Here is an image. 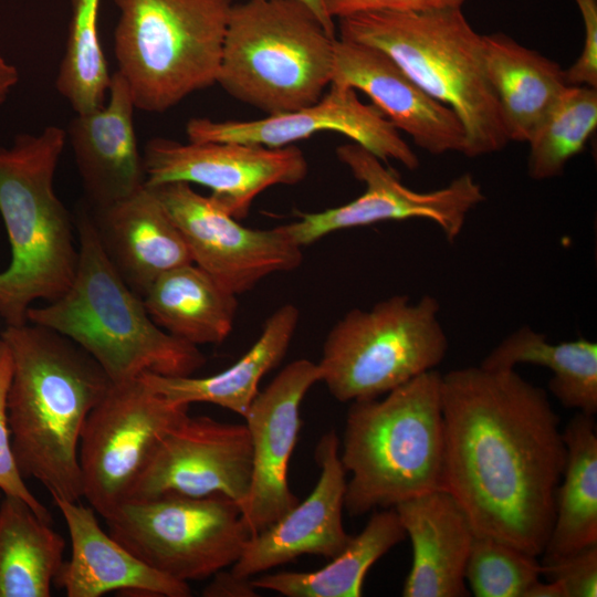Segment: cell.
I'll use <instances>...</instances> for the list:
<instances>
[{"instance_id": "38", "label": "cell", "mask_w": 597, "mask_h": 597, "mask_svg": "<svg viewBox=\"0 0 597 597\" xmlns=\"http://www.w3.org/2000/svg\"><path fill=\"white\" fill-rule=\"evenodd\" d=\"M213 579L205 587L206 597H253L258 596L256 587L251 578H241L223 569L214 574Z\"/></svg>"}, {"instance_id": "3", "label": "cell", "mask_w": 597, "mask_h": 597, "mask_svg": "<svg viewBox=\"0 0 597 597\" xmlns=\"http://www.w3.org/2000/svg\"><path fill=\"white\" fill-rule=\"evenodd\" d=\"M78 262L66 292L42 307H30L28 322L51 328L83 348L112 384L145 373L192 376L206 364L198 346L159 327L142 296L134 292L109 260L94 220L77 217Z\"/></svg>"}, {"instance_id": "6", "label": "cell", "mask_w": 597, "mask_h": 597, "mask_svg": "<svg viewBox=\"0 0 597 597\" xmlns=\"http://www.w3.org/2000/svg\"><path fill=\"white\" fill-rule=\"evenodd\" d=\"M66 132L48 126L0 147V213L11 248L0 272V316L7 326L28 322L36 300L52 302L72 284L78 262L71 218L53 178Z\"/></svg>"}, {"instance_id": "5", "label": "cell", "mask_w": 597, "mask_h": 597, "mask_svg": "<svg viewBox=\"0 0 597 597\" xmlns=\"http://www.w3.org/2000/svg\"><path fill=\"white\" fill-rule=\"evenodd\" d=\"M339 39L390 56L428 95L451 108L467 136L464 156L479 157L510 142L483 59V35L461 8L422 12L364 11L338 18Z\"/></svg>"}, {"instance_id": "10", "label": "cell", "mask_w": 597, "mask_h": 597, "mask_svg": "<svg viewBox=\"0 0 597 597\" xmlns=\"http://www.w3.org/2000/svg\"><path fill=\"white\" fill-rule=\"evenodd\" d=\"M104 519L107 532L135 556L185 583L232 566L250 537L240 506L224 495L132 500Z\"/></svg>"}, {"instance_id": "31", "label": "cell", "mask_w": 597, "mask_h": 597, "mask_svg": "<svg viewBox=\"0 0 597 597\" xmlns=\"http://www.w3.org/2000/svg\"><path fill=\"white\" fill-rule=\"evenodd\" d=\"M597 127V88L568 85L531 139L527 172L546 180L563 174Z\"/></svg>"}, {"instance_id": "11", "label": "cell", "mask_w": 597, "mask_h": 597, "mask_svg": "<svg viewBox=\"0 0 597 597\" xmlns=\"http://www.w3.org/2000/svg\"><path fill=\"white\" fill-rule=\"evenodd\" d=\"M189 415L139 377L111 384L80 438L83 498L103 517L126 502L163 438Z\"/></svg>"}, {"instance_id": "12", "label": "cell", "mask_w": 597, "mask_h": 597, "mask_svg": "<svg viewBox=\"0 0 597 597\" xmlns=\"http://www.w3.org/2000/svg\"><path fill=\"white\" fill-rule=\"evenodd\" d=\"M336 156L365 185V190L347 203L300 212L297 220L280 226L301 248L339 230L409 219L430 220L453 242L469 212L485 200L481 185L469 172L440 189L423 192L405 186L384 161L356 143L338 146Z\"/></svg>"}, {"instance_id": "33", "label": "cell", "mask_w": 597, "mask_h": 597, "mask_svg": "<svg viewBox=\"0 0 597 597\" xmlns=\"http://www.w3.org/2000/svg\"><path fill=\"white\" fill-rule=\"evenodd\" d=\"M538 557L510 544L476 536L465 565V582L475 597H525L542 576Z\"/></svg>"}, {"instance_id": "30", "label": "cell", "mask_w": 597, "mask_h": 597, "mask_svg": "<svg viewBox=\"0 0 597 597\" xmlns=\"http://www.w3.org/2000/svg\"><path fill=\"white\" fill-rule=\"evenodd\" d=\"M519 364L548 368L549 392L567 409L597 412V344L580 337L549 343L546 335L522 326L506 336L482 360L491 369H514Z\"/></svg>"}, {"instance_id": "16", "label": "cell", "mask_w": 597, "mask_h": 597, "mask_svg": "<svg viewBox=\"0 0 597 597\" xmlns=\"http://www.w3.org/2000/svg\"><path fill=\"white\" fill-rule=\"evenodd\" d=\"M321 132L339 133L384 163L396 160L409 170L419 167V158L389 119L373 103L360 102L356 90L337 84H331L317 102L296 111L252 121L195 117L186 124L188 142L266 147L290 146Z\"/></svg>"}, {"instance_id": "41", "label": "cell", "mask_w": 597, "mask_h": 597, "mask_svg": "<svg viewBox=\"0 0 597 597\" xmlns=\"http://www.w3.org/2000/svg\"><path fill=\"white\" fill-rule=\"evenodd\" d=\"M303 3L310 8L314 14L320 19L326 30L336 35V25L334 20L327 14L325 10L324 0H294Z\"/></svg>"}, {"instance_id": "9", "label": "cell", "mask_w": 597, "mask_h": 597, "mask_svg": "<svg viewBox=\"0 0 597 597\" xmlns=\"http://www.w3.org/2000/svg\"><path fill=\"white\" fill-rule=\"evenodd\" d=\"M430 295H394L370 310L353 308L329 329L317 363L321 381L341 402L384 396L434 369L449 343Z\"/></svg>"}, {"instance_id": "8", "label": "cell", "mask_w": 597, "mask_h": 597, "mask_svg": "<svg viewBox=\"0 0 597 597\" xmlns=\"http://www.w3.org/2000/svg\"><path fill=\"white\" fill-rule=\"evenodd\" d=\"M117 72L135 107L164 113L217 84L232 0H114Z\"/></svg>"}, {"instance_id": "42", "label": "cell", "mask_w": 597, "mask_h": 597, "mask_svg": "<svg viewBox=\"0 0 597 597\" xmlns=\"http://www.w3.org/2000/svg\"><path fill=\"white\" fill-rule=\"evenodd\" d=\"M1 492V491H0Z\"/></svg>"}, {"instance_id": "22", "label": "cell", "mask_w": 597, "mask_h": 597, "mask_svg": "<svg viewBox=\"0 0 597 597\" xmlns=\"http://www.w3.org/2000/svg\"><path fill=\"white\" fill-rule=\"evenodd\" d=\"M394 510L412 547L402 596H470L464 573L475 533L453 495L434 490L402 501Z\"/></svg>"}, {"instance_id": "34", "label": "cell", "mask_w": 597, "mask_h": 597, "mask_svg": "<svg viewBox=\"0 0 597 597\" xmlns=\"http://www.w3.org/2000/svg\"><path fill=\"white\" fill-rule=\"evenodd\" d=\"M11 375V354L8 345L0 338V491L4 495L23 500L42 520L51 523L50 512L27 486L12 450L7 410Z\"/></svg>"}, {"instance_id": "14", "label": "cell", "mask_w": 597, "mask_h": 597, "mask_svg": "<svg viewBox=\"0 0 597 597\" xmlns=\"http://www.w3.org/2000/svg\"><path fill=\"white\" fill-rule=\"evenodd\" d=\"M146 185L187 182L205 186L218 206L237 220L245 218L265 189L303 181L308 164L294 146L266 147L239 142H188L164 137L147 142L143 153Z\"/></svg>"}, {"instance_id": "7", "label": "cell", "mask_w": 597, "mask_h": 597, "mask_svg": "<svg viewBox=\"0 0 597 597\" xmlns=\"http://www.w3.org/2000/svg\"><path fill=\"white\" fill-rule=\"evenodd\" d=\"M336 39L298 1L233 3L217 84L266 115L308 106L332 83Z\"/></svg>"}, {"instance_id": "21", "label": "cell", "mask_w": 597, "mask_h": 597, "mask_svg": "<svg viewBox=\"0 0 597 597\" xmlns=\"http://www.w3.org/2000/svg\"><path fill=\"white\" fill-rule=\"evenodd\" d=\"M71 538V557L54 584L69 597H101L112 591L144 596L189 597L188 583L171 578L135 556L100 526L94 510L53 499Z\"/></svg>"}, {"instance_id": "37", "label": "cell", "mask_w": 597, "mask_h": 597, "mask_svg": "<svg viewBox=\"0 0 597 597\" xmlns=\"http://www.w3.org/2000/svg\"><path fill=\"white\" fill-rule=\"evenodd\" d=\"M468 0H324L327 14L335 18L357 12L388 10L422 12L441 9H459Z\"/></svg>"}, {"instance_id": "24", "label": "cell", "mask_w": 597, "mask_h": 597, "mask_svg": "<svg viewBox=\"0 0 597 597\" xmlns=\"http://www.w3.org/2000/svg\"><path fill=\"white\" fill-rule=\"evenodd\" d=\"M483 59L509 140L527 143L568 86L565 70L504 33L483 35Z\"/></svg>"}, {"instance_id": "27", "label": "cell", "mask_w": 597, "mask_h": 597, "mask_svg": "<svg viewBox=\"0 0 597 597\" xmlns=\"http://www.w3.org/2000/svg\"><path fill=\"white\" fill-rule=\"evenodd\" d=\"M566 459L555 493V517L541 563L597 544V431L576 411L563 430Z\"/></svg>"}, {"instance_id": "26", "label": "cell", "mask_w": 597, "mask_h": 597, "mask_svg": "<svg viewBox=\"0 0 597 597\" xmlns=\"http://www.w3.org/2000/svg\"><path fill=\"white\" fill-rule=\"evenodd\" d=\"M237 296L191 262L160 275L142 298L159 327L199 347L228 338L239 306Z\"/></svg>"}, {"instance_id": "35", "label": "cell", "mask_w": 597, "mask_h": 597, "mask_svg": "<svg viewBox=\"0 0 597 597\" xmlns=\"http://www.w3.org/2000/svg\"><path fill=\"white\" fill-rule=\"evenodd\" d=\"M541 566L542 576L561 583L567 597L597 596V544Z\"/></svg>"}, {"instance_id": "17", "label": "cell", "mask_w": 597, "mask_h": 597, "mask_svg": "<svg viewBox=\"0 0 597 597\" xmlns=\"http://www.w3.org/2000/svg\"><path fill=\"white\" fill-rule=\"evenodd\" d=\"M318 381L317 363L295 359L258 392L243 417L251 439L252 474L241 515L250 536L298 502L287 481L289 465L302 426V401Z\"/></svg>"}, {"instance_id": "23", "label": "cell", "mask_w": 597, "mask_h": 597, "mask_svg": "<svg viewBox=\"0 0 597 597\" xmlns=\"http://www.w3.org/2000/svg\"><path fill=\"white\" fill-rule=\"evenodd\" d=\"M96 210L94 223L106 254L139 296L164 273L192 262L180 230L146 185Z\"/></svg>"}, {"instance_id": "18", "label": "cell", "mask_w": 597, "mask_h": 597, "mask_svg": "<svg viewBox=\"0 0 597 597\" xmlns=\"http://www.w3.org/2000/svg\"><path fill=\"white\" fill-rule=\"evenodd\" d=\"M320 478L307 498L277 521L251 535L231 573L252 578L302 555L337 556L352 536L343 524L346 471L339 458V438L324 433L315 448Z\"/></svg>"}, {"instance_id": "15", "label": "cell", "mask_w": 597, "mask_h": 597, "mask_svg": "<svg viewBox=\"0 0 597 597\" xmlns=\"http://www.w3.org/2000/svg\"><path fill=\"white\" fill-rule=\"evenodd\" d=\"M251 474L252 447L245 423L188 415L159 442L127 501L168 494L224 495L241 509Z\"/></svg>"}, {"instance_id": "36", "label": "cell", "mask_w": 597, "mask_h": 597, "mask_svg": "<svg viewBox=\"0 0 597 597\" xmlns=\"http://www.w3.org/2000/svg\"><path fill=\"white\" fill-rule=\"evenodd\" d=\"M584 24V45L578 59L567 70L568 85L597 88V0H575Z\"/></svg>"}, {"instance_id": "1", "label": "cell", "mask_w": 597, "mask_h": 597, "mask_svg": "<svg viewBox=\"0 0 597 597\" xmlns=\"http://www.w3.org/2000/svg\"><path fill=\"white\" fill-rule=\"evenodd\" d=\"M444 490L476 536L540 557L555 517L566 447L545 389L514 369L441 375Z\"/></svg>"}, {"instance_id": "39", "label": "cell", "mask_w": 597, "mask_h": 597, "mask_svg": "<svg viewBox=\"0 0 597 597\" xmlns=\"http://www.w3.org/2000/svg\"><path fill=\"white\" fill-rule=\"evenodd\" d=\"M19 81V72L14 65L6 61L0 52V104L3 103L11 88Z\"/></svg>"}, {"instance_id": "13", "label": "cell", "mask_w": 597, "mask_h": 597, "mask_svg": "<svg viewBox=\"0 0 597 597\" xmlns=\"http://www.w3.org/2000/svg\"><path fill=\"white\" fill-rule=\"evenodd\" d=\"M147 187L180 230L192 263L227 291L245 293L264 277L301 265L302 248L280 226L268 230L244 227L187 182Z\"/></svg>"}, {"instance_id": "20", "label": "cell", "mask_w": 597, "mask_h": 597, "mask_svg": "<svg viewBox=\"0 0 597 597\" xmlns=\"http://www.w3.org/2000/svg\"><path fill=\"white\" fill-rule=\"evenodd\" d=\"M130 91L116 71L108 101L100 108L75 114L66 132L85 191L96 209L116 203L145 187Z\"/></svg>"}, {"instance_id": "40", "label": "cell", "mask_w": 597, "mask_h": 597, "mask_svg": "<svg viewBox=\"0 0 597 597\" xmlns=\"http://www.w3.org/2000/svg\"><path fill=\"white\" fill-rule=\"evenodd\" d=\"M525 597H567V595L561 583L538 579L528 588Z\"/></svg>"}, {"instance_id": "2", "label": "cell", "mask_w": 597, "mask_h": 597, "mask_svg": "<svg viewBox=\"0 0 597 597\" xmlns=\"http://www.w3.org/2000/svg\"><path fill=\"white\" fill-rule=\"evenodd\" d=\"M0 338L12 358L7 410L20 471L52 499L77 502L81 433L112 383L83 348L51 328L27 322L6 326Z\"/></svg>"}, {"instance_id": "32", "label": "cell", "mask_w": 597, "mask_h": 597, "mask_svg": "<svg viewBox=\"0 0 597 597\" xmlns=\"http://www.w3.org/2000/svg\"><path fill=\"white\" fill-rule=\"evenodd\" d=\"M100 1L72 0L66 45L55 87L75 114L103 106L111 85L112 74L98 38Z\"/></svg>"}, {"instance_id": "28", "label": "cell", "mask_w": 597, "mask_h": 597, "mask_svg": "<svg viewBox=\"0 0 597 597\" xmlns=\"http://www.w3.org/2000/svg\"><path fill=\"white\" fill-rule=\"evenodd\" d=\"M65 541L21 499L0 503V597H49Z\"/></svg>"}, {"instance_id": "4", "label": "cell", "mask_w": 597, "mask_h": 597, "mask_svg": "<svg viewBox=\"0 0 597 597\" xmlns=\"http://www.w3.org/2000/svg\"><path fill=\"white\" fill-rule=\"evenodd\" d=\"M339 458L350 473L344 509L352 516L444 490L441 374L432 369L384 398L352 401Z\"/></svg>"}, {"instance_id": "29", "label": "cell", "mask_w": 597, "mask_h": 597, "mask_svg": "<svg viewBox=\"0 0 597 597\" xmlns=\"http://www.w3.org/2000/svg\"><path fill=\"white\" fill-rule=\"evenodd\" d=\"M406 537L394 507L374 511L367 524L324 567L279 572L251 578L258 589L286 597H359L370 567Z\"/></svg>"}, {"instance_id": "25", "label": "cell", "mask_w": 597, "mask_h": 597, "mask_svg": "<svg viewBox=\"0 0 597 597\" xmlns=\"http://www.w3.org/2000/svg\"><path fill=\"white\" fill-rule=\"evenodd\" d=\"M300 320L293 304H284L264 322L248 352L227 369L207 377H168L145 373L139 378L154 391L180 404L209 402L242 417L259 392L260 380L284 358Z\"/></svg>"}, {"instance_id": "19", "label": "cell", "mask_w": 597, "mask_h": 597, "mask_svg": "<svg viewBox=\"0 0 597 597\" xmlns=\"http://www.w3.org/2000/svg\"><path fill=\"white\" fill-rule=\"evenodd\" d=\"M331 84L366 94L422 150L464 155L467 136L457 114L428 95L379 49L337 38Z\"/></svg>"}]
</instances>
